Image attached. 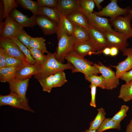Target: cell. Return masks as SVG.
<instances>
[{
    "mask_svg": "<svg viewBox=\"0 0 132 132\" xmlns=\"http://www.w3.org/2000/svg\"><path fill=\"white\" fill-rule=\"evenodd\" d=\"M57 9L66 16L79 11L78 0H58Z\"/></svg>",
    "mask_w": 132,
    "mask_h": 132,
    "instance_id": "obj_19",
    "label": "cell"
},
{
    "mask_svg": "<svg viewBox=\"0 0 132 132\" xmlns=\"http://www.w3.org/2000/svg\"><path fill=\"white\" fill-rule=\"evenodd\" d=\"M29 79L28 78L22 80L14 77L9 81L11 92L15 93L24 100L28 102L26 97V93Z\"/></svg>",
    "mask_w": 132,
    "mask_h": 132,
    "instance_id": "obj_15",
    "label": "cell"
},
{
    "mask_svg": "<svg viewBox=\"0 0 132 132\" xmlns=\"http://www.w3.org/2000/svg\"><path fill=\"white\" fill-rule=\"evenodd\" d=\"M38 16H45L57 24L60 20V12L57 8L47 7H39Z\"/></svg>",
    "mask_w": 132,
    "mask_h": 132,
    "instance_id": "obj_23",
    "label": "cell"
},
{
    "mask_svg": "<svg viewBox=\"0 0 132 132\" xmlns=\"http://www.w3.org/2000/svg\"><path fill=\"white\" fill-rule=\"evenodd\" d=\"M17 3L25 9L30 10L33 15H38L39 7L37 2L31 0H16Z\"/></svg>",
    "mask_w": 132,
    "mask_h": 132,
    "instance_id": "obj_28",
    "label": "cell"
},
{
    "mask_svg": "<svg viewBox=\"0 0 132 132\" xmlns=\"http://www.w3.org/2000/svg\"><path fill=\"white\" fill-rule=\"evenodd\" d=\"M45 40L42 37H32L30 43V48H34L38 49L44 53H46L47 51L45 42Z\"/></svg>",
    "mask_w": 132,
    "mask_h": 132,
    "instance_id": "obj_29",
    "label": "cell"
},
{
    "mask_svg": "<svg viewBox=\"0 0 132 132\" xmlns=\"http://www.w3.org/2000/svg\"><path fill=\"white\" fill-rule=\"evenodd\" d=\"M95 5H96L97 8L99 11H100L102 8L101 6L100 5V4L103 1V0H93Z\"/></svg>",
    "mask_w": 132,
    "mask_h": 132,
    "instance_id": "obj_44",
    "label": "cell"
},
{
    "mask_svg": "<svg viewBox=\"0 0 132 132\" xmlns=\"http://www.w3.org/2000/svg\"><path fill=\"white\" fill-rule=\"evenodd\" d=\"M73 50L78 55L84 57L87 55L97 54L95 47L90 39L75 42Z\"/></svg>",
    "mask_w": 132,
    "mask_h": 132,
    "instance_id": "obj_20",
    "label": "cell"
},
{
    "mask_svg": "<svg viewBox=\"0 0 132 132\" xmlns=\"http://www.w3.org/2000/svg\"><path fill=\"white\" fill-rule=\"evenodd\" d=\"M28 102L26 101L15 93L11 92L9 94L0 96V106L9 105L16 108L34 112L29 107Z\"/></svg>",
    "mask_w": 132,
    "mask_h": 132,
    "instance_id": "obj_6",
    "label": "cell"
},
{
    "mask_svg": "<svg viewBox=\"0 0 132 132\" xmlns=\"http://www.w3.org/2000/svg\"><path fill=\"white\" fill-rule=\"evenodd\" d=\"M122 52L123 55L127 56L126 58L117 66H112L115 68L116 76L119 79L123 73L132 68V48H127Z\"/></svg>",
    "mask_w": 132,
    "mask_h": 132,
    "instance_id": "obj_18",
    "label": "cell"
},
{
    "mask_svg": "<svg viewBox=\"0 0 132 132\" xmlns=\"http://www.w3.org/2000/svg\"><path fill=\"white\" fill-rule=\"evenodd\" d=\"M59 12L60 20L57 24L58 28L56 33L57 39L63 33H66L69 35H71L74 27L67 16Z\"/></svg>",
    "mask_w": 132,
    "mask_h": 132,
    "instance_id": "obj_21",
    "label": "cell"
},
{
    "mask_svg": "<svg viewBox=\"0 0 132 132\" xmlns=\"http://www.w3.org/2000/svg\"><path fill=\"white\" fill-rule=\"evenodd\" d=\"M43 91L50 93L53 88L62 86L67 82L64 71H60L38 80Z\"/></svg>",
    "mask_w": 132,
    "mask_h": 132,
    "instance_id": "obj_4",
    "label": "cell"
},
{
    "mask_svg": "<svg viewBox=\"0 0 132 132\" xmlns=\"http://www.w3.org/2000/svg\"><path fill=\"white\" fill-rule=\"evenodd\" d=\"M120 78L125 81L126 83L132 80V70L123 73Z\"/></svg>",
    "mask_w": 132,
    "mask_h": 132,
    "instance_id": "obj_41",
    "label": "cell"
},
{
    "mask_svg": "<svg viewBox=\"0 0 132 132\" xmlns=\"http://www.w3.org/2000/svg\"><path fill=\"white\" fill-rule=\"evenodd\" d=\"M85 79L93 84L101 88L105 89L104 81L102 75L98 76L95 75H91L85 77Z\"/></svg>",
    "mask_w": 132,
    "mask_h": 132,
    "instance_id": "obj_35",
    "label": "cell"
},
{
    "mask_svg": "<svg viewBox=\"0 0 132 132\" xmlns=\"http://www.w3.org/2000/svg\"><path fill=\"white\" fill-rule=\"evenodd\" d=\"M132 18L131 15L129 13L123 16H120L110 19V22L116 32L131 38L132 37V28L131 24Z\"/></svg>",
    "mask_w": 132,
    "mask_h": 132,
    "instance_id": "obj_7",
    "label": "cell"
},
{
    "mask_svg": "<svg viewBox=\"0 0 132 132\" xmlns=\"http://www.w3.org/2000/svg\"><path fill=\"white\" fill-rule=\"evenodd\" d=\"M115 129H121L120 124L113 120L111 118H105L102 123L96 130V132H102L107 130Z\"/></svg>",
    "mask_w": 132,
    "mask_h": 132,
    "instance_id": "obj_30",
    "label": "cell"
},
{
    "mask_svg": "<svg viewBox=\"0 0 132 132\" xmlns=\"http://www.w3.org/2000/svg\"><path fill=\"white\" fill-rule=\"evenodd\" d=\"M117 1V0H110V2L100 11H94L93 13L100 16L110 17V19H113L121 15H125L129 13L131 9L130 7L121 8L118 5Z\"/></svg>",
    "mask_w": 132,
    "mask_h": 132,
    "instance_id": "obj_8",
    "label": "cell"
},
{
    "mask_svg": "<svg viewBox=\"0 0 132 132\" xmlns=\"http://www.w3.org/2000/svg\"><path fill=\"white\" fill-rule=\"evenodd\" d=\"M90 26L104 33L116 31L110 23V19L98 16L93 13L86 15Z\"/></svg>",
    "mask_w": 132,
    "mask_h": 132,
    "instance_id": "obj_13",
    "label": "cell"
},
{
    "mask_svg": "<svg viewBox=\"0 0 132 132\" xmlns=\"http://www.w3.org/2000/svg\"><path fill=\"white\" fill-rule=\"evenodd\" d=\"M39 7H47L57 8L58 0H37Z\"/></svg>",
    "mask_w": 132,
    "mask_h": 132,
    "instance_id": "obj_39",
    "label": "cell"
},
{
    "mask_svg": "<svg viewBox=\"0 0 132 132\" xmlns=\"http://www.w3.org/2000/svg\"><path fill=\"white\" fill-rule=\"evenodd\" d=\"M11 39L18 45L21 51L25 55L27 61L28 62L32 64H36V61L31 56L29 50L25 45L15 37Z\"/></svg>",
    "mask_w": 132,
    "mask_h": 132,
    "instance_id": "obj_32",
    "label": "cell"
},
{
    "mask_svg": "<svg viewBox=\"0 0 132 132\" xmlns=\"http://www.w3.org/2000/svg\"><path fill=\"white\" fill-rule=\"evenodd\" d=\"M79 11L85 15L93 12L95 4L93 0H78Z\"/></svg>",
    "mask_w": 132,
    "mask_h": 132,
    "instance_id": "obj_31",
    "label": "cell"
},
{
    "mask_svg": "<svg viewBox=\"0 0 132 132\" xmlns=\"http://www.w3.org/2000/svg\"><path fill=\"white\" fill-rule=\"evenodd\" d=\"M55 55V52L52 53L48 52L46 55L45 62L41 66L40 70L34 75L35 79L38 80L60 71L68 69L72 70L73 69V66L70 63L67 62L64 64L56 59Z\"/></svg>",
    "mask_w": 132,
    "mask_h": 132,
    "instance_id": "obj_1",
    "label": "cell"
},
{
    "mask_svg": "<svg viewBox=\"0 0 132 132\" xmlns=\"http://www.w3.org/2000/svg\"><path fill=\"white\" fill-rule=\"evenodd\" d=\"M0 47L7 55L27 61L25 55L18 45L11 39L0 38Z\"/></svg>",
    "mask_w": 132,
    "mask_h": 132,
    "instance_id": "obj_12",
    "label": "cell"
},
{
    "mask_svg": "<svg viewBox=\"0 0 132 132\" xmlns=\"http://www.w3.org/2000/svg\"><path fill=\"white\" fill-rule=\"evenodd\" d=\"M41 69V66L37 64H31L25 62L19 67L16 71L15 78L20 80L30 78L33 75L38 73Z\"/></svg>",
    "mask_w": 132,
    "mask_h": 132,
    "instance_id": "obj_14",
    "label": "cell"
},
{
    "mask_svg": "<svg viewBox=\"0 0 132 132\" xmlns=\"http://www.w3.org/2000/svg\"><path fill=\"white\" fill-rule=\"evenodd\" d=\"M98 112L94 119L91 121L88 129L97 130L102 123L105 118L106 113L102 107L98 109Z\"/></svg>",
    "mask_w": 132,
    "mask_h": 132,
    "instance_id": "obj_27",
    "label": "cell"
},
{
    "mask_svg": "<svg viewBox=\"0 0 132 132\" xmlns=\"http://www.w3.org/2000/svg\"><path fill=\"white\" fill-rule=\"evenodd\" d=\"M58 42L55 57L59 61L63 63L66 56L74 50L75 41L73 36L63 33L58 39Z\"/></svg>",
    "mask_w": 132,
    "mask_h": 132,
    "instance_id": "obj_3",
    "label": "cell"
},
{
    "mask_svg": "<svg viewBox=\"0 0 132 132\" xmlns=\"http://www.w3.org/2000/svg\"><path fill=\"white\" fill-rule=\"evenodd\" d=\"M67 17L74 26L80 27L87 30L89 27L86 15L80 11L73 13Z\"/></svg>",
    "mask_w": 132,
    "mask_h": 132,
    "instance_id": "obj_22",
    "label": "cell"
},
{
    "mask_svg": "<svg viewBox=\"0 0 132 132\" xmlns=\"http://www.w3.org/2000/svg\"><path fill=\"white\" fill-rule=\"evenodd\" d=\"M71 35L74 38L75 43L84 41L90 39L87 30L77 26H74Z\"/></svg>",
    "mask_w": 132,
    "mask_h": 132,
    "instance_id": "obj_25",
    "label": "cell"
},
{
    "mask_svg": "<svg viewBox=\"0 0 132 132\" xmlns=\"http://www.w3.org/2000/svg\"><path fill=\"white\" fill-rule=\"evenodd\" d=\"M103 76L105 89L112 90L117 88L120 84L119 79L110 67L105 66L101 63L93 64Z\"/></svg>",
    "mask_w": 132,
    "mask_h": 132,
    "instance_id": "obj_5",
    "label": "cell"
},
{
    "mask_svg": "<svg viewBox=\"0 0 132 132\" xmlns=\"http://www.w3.org/2000/svg\"><path fill=\"white\" fill-rule=\"evenodd\" d=\"M102 53L106 55H110V48L107 47L105 48L102 51Z\"/></svg>",
    "mask_w": 132,
    "mask_h": 132,
    "instance_id": "obj_46",
    "label": "cell"
},
{
    "mask_svg": "<svg viewBox=\"0 0 132 132\" xmlns=\"http://www.w3.org/2000/svg\"><path fill=\"white\" fill-rule=\"evenodd\" d=\"M126 132H132V119L127 127Z\"/></svg>",
    "mask_w": 132,
    "mask_h": 132,
    "instance_id": "obj_45",
    "label": "cell"
},
{
    "mask_svg": "<svg viewBox=\"0 0 132 132\" xmlns=\"http://www.w3.org/2000/svg\"><path fill=\"white\" fill-rule=\"evenodd\" d=\"M4 10L2 19H6L9 15L11 11L14 9L18 7V4L14 0H2Z\"/></svg>",
    "mask_w": 132,
    "mask_h": 132,
    "instance_id": "obj_34",
    "label": "cell"
},
{
    "mask_svg": "<svg viewBox=\"0 0 132 132\" xmlns=\"http://www.w3.org/2000/svg\"></svg>",
    "mask_w": 132,
    "mask_h": 132,
    "instance_id": "obj_49",
    "label": "cell"
},
{
    "mask_svg": "<svg viewBox=\"0 0 132 132\" xmlns=\"http://www.w3.org/2000/svg\"><path fill=\"white\" fill-rule=\"evenodd\" d=\"M23 29V27L9 15L4 22H0V38L12 39Z\"/></svg>",
    "mask_w": 132,
    "mask_h": 132,
    "instance_id": "obj_9",
    "label": "cell"
},
{
    "mask_svg": "<svg viewBox=\"0 0 132 132\" xmlns=\"http://www.w3.org/2000/svg\"><path fill=\"white\" fill-rule=\"evenodd\" d=\"M119 49L114 47H112L110 48V55L112 56H114L117 55Z\"/></svg>",
    "mask_w": 132,
    "mask_h": 132,
    "instance_id": "obj_43",
    "label": "cell"
},
{
    "mask_svg": "<svg viewBox=\"0 0 132 132\" xmlns=\"http://www.w3.org/2000/svg\"><path fill=\"white\" fill-rule=\"evenodd\" d=\"M118 98L127 102L132 99V80L121 86Z\"/></svg>",
    "mask_w": 132,
    "mask_h": 132,
    "instance_id": "obj_26",
    "label": "cell"
},
{
    "mask_svg": "<svg viewBox=\"0 0 132 132\" xmlns=\"http://www.w3.org/2000/svg\"><path fill=\"white\" fill-rule=\"evenodd\" d=\"M20 66L0 68V82L4 83L8 82L14 78L16 71Z\"/></svg>",
    "mask_w": 132,
    "mask_h": 132,
    "instance_id": "obj_24",
    "label": "cell"
},
{
    "mask_svg": "<svg viewBox=\"0 0 132 132\" xmlns=\"http://www.w3.org/2000/svg\"><path fill=\"white\" fill-rule=\"evenodd\" d=\"M36 24L41 28L45 35L57 33L58 24L53 21L42 16H36Z\"/></svg>",
    "mask_w": 132,
    "mask_h": 132,
    "instance_id": "obj_17",
    "label": "cell"
},
{
    "mask_svg": "<svg viewBox=\"0 0 132 132\" xmlns=\"http://www.w3.org/2000/svg\"><path fill=\"white\" fill-rule=\"evenodd\" d=\"M96 130H90L86 129L84 131H81V132H96Z\"/></svg>",
    "mask_w": 132,
    "mask_h": 132,
    "instance_id": "obj_47",
    "label": "cell"
},
{
    "mask_svg": "<svg viewBox=\"0 0 132 132\" xmlns=\"http://www.w3.org/2000/svg\"><path fill=\"white\" fill-rule=\"evenodd\" d=\"M89 87L91 89V99L89 104L90 105L94 108L96 107V95L97 87L95 85L91 84Z\"/></svg>",
    "mask_w": 132,
    "mask_h": 132,
    "instance_id": "obj_40",
    "label": "cell"
},
{
    "mask_svg": "<svg viewBox=\"0 0 132 132\" xmlns=\"http://www.w3.org/2000/svg\"><path fill=\"white\" fill-rule=\"evenodd\" d=\"M129 109V107L127 105H122L120 110L111 118V119L117 123L120 124L127 116V113Z\"/></svg>",
    "mask_w": 132,
    "mask_h": 132,
    "instance_id": "obj_36",
    "label": "cell"
},
{
    "mask_svg": "<svg viewBox=\"0 0 132 132\" xmlns=\"http://www.w3.org/2000/svg\"><path fill=\"white\" fill-rule=\"evenodd\" d=\"M104 33L109 47H116L122 52L129 45L127 40L130 37L128 36L116 31L107 32Z\"/></svg>",
    "mask_w": 132,
    "mask_h": 132,
    "instance_id": "obj_10",
    "label": "cell"
},
{
    "mask_svg": "<svg viewBox=\"0 0 132 132\" xmlns=\"http://www.w3.org/2000/svg\"><path fill=\"white\" fill-rule=\"evenodd\" d=\"M6 67V55L3 49L0 47V68Z\"/></svg>",
    "mask_w": 132,
    "mask_h": 132,
    "instance_id": "obj_42",
    "label": "cell"
},
{
    "mask_svg": "<svg viewBox=\"0 0 132 132\" xmlns=\"http://www.w3.org/2000/svg\"><path fill=\"white\" fill-rule=\"evenodd\" d=\"M5 55L6 67H17L20 66L25 62H27Z\"/></svg>",
    "mask_w": 132,
    "mask_h": 132,
    "instance_id": "obj_38",
    "label": "cell"
},
{
    "mask_svg": "<svg viewBox=\"0 0 132 132\" xmlns=\"http://www.w3.org/2000/svg\"><path fill=\"white\" fill-rule=\"evenodd\" d=\"M15 37L29 49L30 48V43L32 37L28 34L23 29L17 33Z\"/></svg>",
    "mask_w": 132,
    "mask_h": 132,
    "instance_id": "obj_37",
    "label": "cell"
},
{
    "mask_svg": "<svg viewBox=\"0 0 132 132\" xmlns=\"http://www.w3.org/2000/svg\"><path fill=\"white\" fill-rule=\"evenodd\" d=\"M87 30L90 40L94 46L97 54H101L105 48L109 47L107 40L104 33L90 26Z\"/></svg>",
    "mask_w": 132,
    "mask_h": 132,
    "instance_id": "obj_11",
    "label": "cell"
},
{
    "mask_svg": "<svg viewBox=\"0 0 132 132\" xmlns=\"http://www.w3.org/2000/svg\"><path fill=\"white\" fill-rule=\"evenodd\" d=\"M65 59L73 66L74 68L72 70L73 73L81 72L85 77L93 74L98 75L100 73L92 62L79 55L74 50L67 54Z\"/></svg>",
    "mask_w": 132,
    "mask_h": 132,
    "instance_id": "obj_2",
    "label": "cell"
},
{
    "mask_svg": "<svg viewBox=\"0 0 132 132\" xmlns=\"http://www.w3.org/2000/svg\"><path fill=\"white\" fill-rule=\"evenodd\" d=\"M131 14L132 16V9H131L129 11V13Z\"/></svg>",
    "mask_w": 132,
    "mask_h": 132,
    "instance_id": "obj_48",
    "label": "cell"
},
{
    "mask_svg": "<svg viewBox=\"0 0 132 132\" xmlns=\"http://www.w3.org/2000/svg\"><path fill=\"white\" fill-rule=\"evenodd\" d=\"M9 15L20 25L23 27H32L36 24V16L33 15L29 17L23 14L16 8L13 9Z\"/></svg>",
    "mask_w": 132,
    "mask_h": 132,
    "instance_id": "obj_16",
    "label": "cell"
},
{
    "mask_svg": "<svg viewBox=\"0 0 132 132\" xmlns=\"http://www.w3.org/2000/svg\"><path fill=\"white\" fill-rule=\"evenodd\" d=\"M31 54L36 61V64L39 66H42L45 62L46 55H44L39 50L34 48H30L29 49Z\"/></svg>",
    "mask_w": 132,
    "mask_h": 132,
    "instance_id": "obj_33",
    "label": "cell"
}]
</instances>
